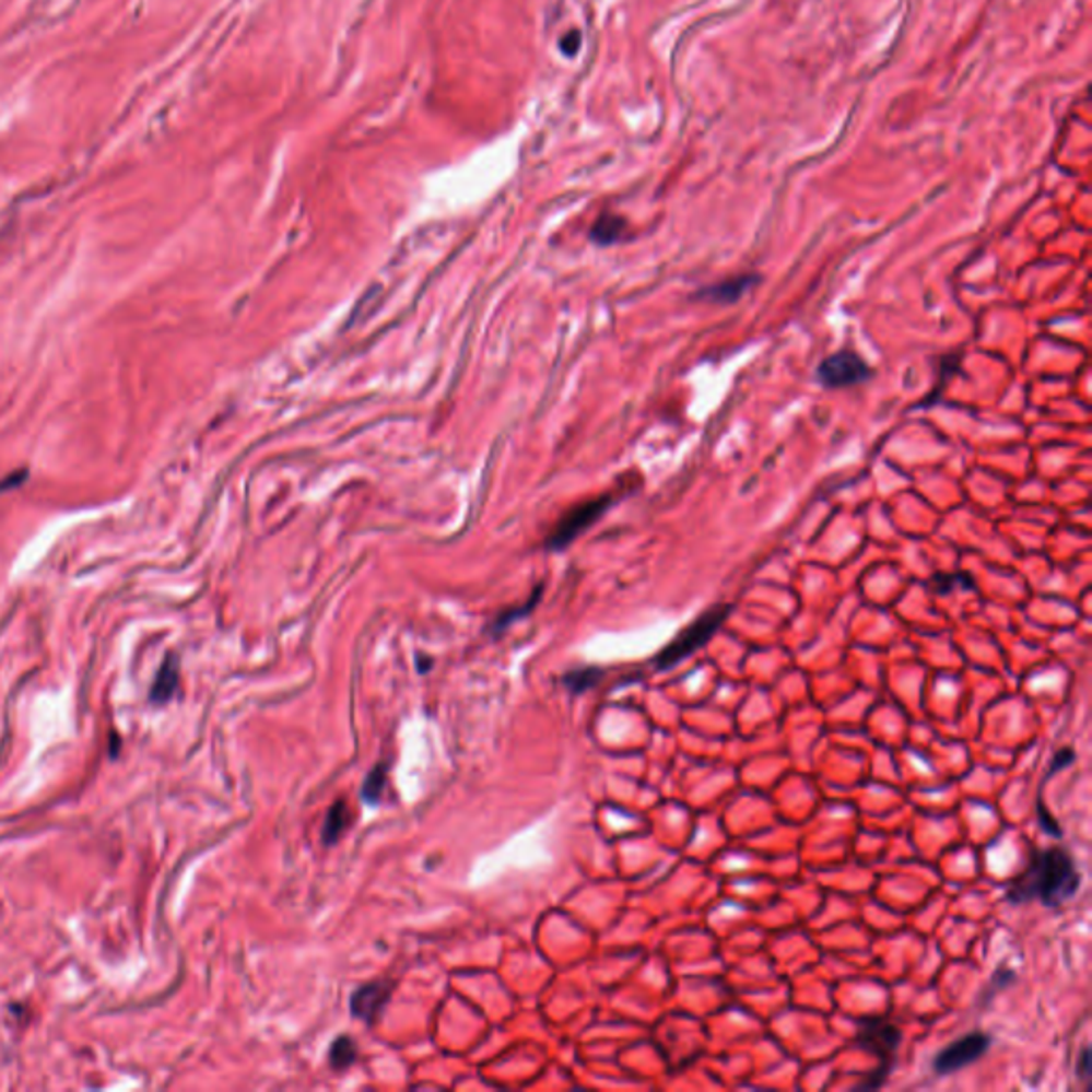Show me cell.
<instances>
[{"label": "cell", "mask_w": 1092, "mask_h": 1092, "mask_svg": "<svg viewBox=\"0 0 1092 1092\" xmlns=\"http://www.w3.org/2000/svg\"><path fill=\"white\" fill-rule=\"evenodd\" d=\"M625 233V220L614 214H604L591 228V239L598 246H612L617 244Z\"/></svg>", "instance_id": "cell-11"}, {"label": "cell", "mask_w": 1092, "mask_h": 1092, "mask_svg": "<svg viewBox=\"0 0 1092 1092\" xmlns=\"http://www.w3.org/2000/svg\"><path fill=\"white\" fill-rule=\"evenodd\" d=\"M612 502H614V497L611 493H604V495H598V497H591V500H585V502L572 506L551 529V533L547 536V549L562 551V549L570 547L580 533H585L591 525L598 524L604 517V513L611 508Z\"/></svg>", "instance_id": "cell-4"}, {"label": "cell", "mask_w": 1092, "mask_h": 1092, "mask_svg": "<svg viewBox=\"0 0 1092 1092\" xmlns=\"http://www.w3.org/2000/svg\"><path fill=\"white\" fill-rule=\"evenodd\" d=\"M26 479H28V474H26L24 470H22V472H15V474H11V477H7V481L0 482V493H4V491H9V489L20 486V484L26 481Z\"/></svg>", "instance_id": "cell-17"}, {"label": "cell", "mask_w": 1092, "mask_h": 1092, "mask_svg": "<svg viewBox=\"0 0 1092 1092\" xmlns=\"http://www.w3.org/2000/svg\"><path fill=\"white\" fill-rule=\"evenodd\" d=\"M536 600H540V591H536V594H533V598H531V600H529V602L525 604V609H517V611H510V612H502V614H500V617H497V619L493 621V625H491V634H502V632H504V630H506V627H508V625H510L513 621L521 619V617H525L527 612L531 611V609L536 607Z\"/></svg>", "instance_id": "cell-15"}, {"label": "cell", "mask_w": 1092, "mask_h": 1092, "mask_svg": "<svg viewBox=\"0 0 1092 1092\" xmlns=\"http://www.w3.org/2000/svg\"><path fill=\"white\" fill-rule=\"evenodd\" d=\"M758 282H760V275L741 273V275H735V278H728V280L717 282V284L700 289L696 297L700 302H708V304H737Z\"/></svg>", "instance_id": "cell-8"}, {"label": "cell", "mask_w": 1092, "mask_h": 1092, "mask_svg": "<svg viewBox=\"0 0 1092 1092\" xmlns=\"http://www.w3.org/2000/svg\"><path fill=\"white\" fill-rule=\"evenodd\" d=\"M350 826V809L349 805L344 800H338L329 813H327V820L322 824V843L325 845H333L342 838V834L349 831Z\"/></svg>", "instance_id": "cell-10"}, {"label": "cell", "mask_w": 1092, "mask_h": 1092, "mask_svg": "<svg viewBox=\"0 0 1092 1092\" xmlns=\"http://www.w3.org/2000/svg\"><path fill=\"white\" fill-rule=\"evenodd\" d=\"M1082 885V874L1073 856L1054 845L1031 854L1026 869L1009 881L1007 901L1013 905L1040 901L1046 907H1060L1069 903Z\"/></svg>", "instance_id": "cell-1"}, {"label": "cell", "mask_w": 1092, "mask_h": 1092, "mask_svg": "<svg viewBox=\"0 0 1092 1092\" xmlns=\"http://www.w3.org/2000/svg\"><path fill=\"white\" fill-rule=\"evenodd\" d=\"M1078 1078L1082 1080H1089L1091 1078V1048L1084 1046L1082 1054H1080V1062H1078Z\"/></svg>", "instance_id": "cell-16"}, {"label": "cell", "mask_w": 1092, "mask_h": 1092, "mask_svg": "<svg viewBox=\"0 0 1092 1092\" xmlns=\"http://www.w3.org/2000/svg\"><path fill=\"white\" fill-rule=\"evenodd\" d=\"M391 993H394L391 984L383 982V979L361 986L350 999L352 1015L367 1022V1024H374L380 1018L383 1009L389 1003Z\"/></svg>", "instance_id": "cell-7"}, {"label": "cell", "mask_w": 1092, "mask_h": 1092, "mask_svg": "<svg viewBox=\"0 0 1092 1092\" xmlns=\"http://www.w3.org/2000/svg\"><path fill=\"white\" fill-rule=\"evenodd\" d=\"M993 1046V1037L982 1031H973L941 1049L932 1060V1071L937 1076H950L964 1067L977 1062Z\"/></svg>", "instance_id": "cell-6"}, {"label": "cell", "mask_w": 1092, "mask_h": 1092, "mask_svg": "<svg viewBox=\"0 0 1092 1092\" xmlns=\"http://www.w3.org/2000/svg\"><path fill=\"white\" fill-rule=\"evenodd\" d=\"M873 376L871 365L854 350H841L818 365V380L824 389H849Z\"/></svg>", "instance_id": "cell-5"}, {"label": "cell", "mask_w": 1092, "mask_h": 1092, "mask_svg": "<svg viewBox=\"0 0 1092 1092\" xmlns=\"http://www.w3.org/2000/svg\"><path fill=\"white\" fill-rule=\"evenodd\" d=\"M387 775H389L387 764H376L372 768V773L365 777L361 796H363V800L367 805H378L380 802L383 791H385V786H387Z\"/></svg>", "instance_id": "cell-14"}, {"label": "cell", "mask_w": 1092, "mask_h": 1092, "mask_svg": "<svg viewBox=\"0 0 1092 1092\" xmlns=\"http://www.w3.org/2000/svg\"><path fill=\"white\" fill-rule=\"evenodd\" d=\"M177 683H179V666H177V657L167 656L156 679H154V685H152V692H150V698L156 704H163L167 700H172V696L177 690Z\"/></svg>", "instance_id": "cell-9"}, {"label": "cell", "mask_w": 1092, "mask_h": 1092, "mask_svg": "<svg viewBox=\"0 0 1092 1092\" xmlns=\"http://www.w3.org/2000/svg\"><path fill=\"white\" fill-rule=\"evenodd\" d=\"M604 677V670L602 668H576V670H570L568 674L564 677V685L568 688V692H572L574 696H580L585 692H589L591 688H596Z\"/></svg>", "instance_id": "cell-12"}, {"label": "cell", "mask_w": 1092, "mask_h": 1092, "mask_svg": "<svg viewBox=\"0 0 1092 1092\" xmlns=\"http://www.w3.org/2000/svg\"><path fill=\"white\" fill-rule=\"evenodd\" d=\"M578 45H580V37H578V33H570L568 42L564 44V51H566V54H576Z\"/></svg>", "instance_id": "cell-18"}, {"label": "cell", "mask_w": 1092, "mask_h": 1092, "mask_svg": "<svg viewBox=\"0 0 1092 1092\" xmlns=\"http://www.w3.org/2000/svg\"><path fill=\"white\" fill-rule=\"evenodd\" d=\"M732 611H735L732 604H715L698 614L654 657L656 670H670L681 661H685L688 657L694 656L704 645H708V641L719 632V627L728 621Z\"/></svg>", "instance_id": "cell-3"}, {"label": "cell", "mask_w": 1092, "mask_h": 1092, "mask_svg": "<svg viewBox=\"0 0 1092 1092\" xmlns=\"http://www.w3.org/2000/svg\"><path fill=\"white\" fill-rule=\"evenodd\" d=\"M356 1054H359V1049H356L354 1040L349 1035H340L329 1048V1062L336 1071H344L356 1060Z\"/></svg>", "instance_id": "cell-13"}, {"label": "cell", "mask_w": 1092, "mask_h": 1092, "mask_svg": "<svg viewBox=\"0 0 1092 1092\" xmlns=\"http://www.w3.org/2000/svg\"><path fill=\"white\" fill-rule=\"evenodd\" d=\"M854 1042H856V1046L867 1049L879 1060L877 1071L860 1089L883 1087L885 1080L890 1078L894 1065H896L899 1048L903 1044L901 1029L894 1022H890L885 1015H867L856 1024Z\"/></svg>", "instance_id": "cell-2"}]
</instances>
